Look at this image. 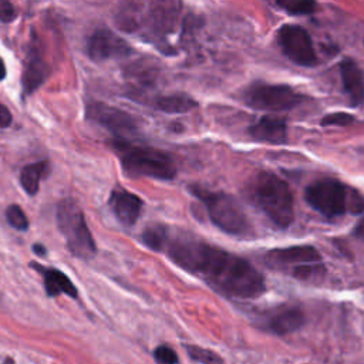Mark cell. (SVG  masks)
Returning <instances> with one entry per match:
<instances>
[{"instance_id":"1","label":"cell","mask_w":364,"mask_h":364,"mask_svg":"<svg viewBox=\"0 0 364 364\" xmlns=\"http://www.w3.org/2000/svg\"><path fill=\"white\" fill-rule=\"evenodd\" d=\"M162 252L223 296L256 299L266 290L263 276L250 262L191 235L168 230Z\"/></svg>"},{"instance_id":"2","label":"cell","mask_w":364,"mask_h":364,"mask_svg":"<svg viewBox=\"0 0 364 364\" xmlns=\"http://www.w3.org/2000/svg\"><path fill=\"white\" fill-rule=\"evenodd\" d=\"M178 11L176 0H127L118 9L115 21L122 31L161 38L173 28Z\"/></svg>"},{"instance_id":"3","label":"cell","mask_w":364,"mask_h":364,"mask_svg":"<svg viewBox=\"0 0 364 364\" xmlns=\"http://www.w3.org/2000/svg\"><path fill=\"white\" fill-rule=\"evenodd\" d=\"M249 198L277 228L287 229L294 220V200L286 181L273 172H257L249 182Z\"/></svg>"},{"instance_id":"4","label":"cell","mask_w":364,"mask_h":364,"mask_svg":"<svg viewBox=\"0 0 364 364\" xmlns=\"http://www.w3.org/2000/svg\"><path fill=\"white\" fill-rule=\"evenodd\" d=\"M191 193L199 199L209 219L228 235L247 237L252 235V225L240 203L229 193L210 191L199 185L189 186Z\"/></svg>"},{"instance_id":"5","label":"cell","mask_w":364,"mask_h":364,"mask_svg":"<svg viewBox=\"0 0 364 364\" xmlns=\"http://www.w3.org/2000/svg\"><path fill=\"white\" fill-rule=\"evenodd\" d=\"M114 146L119 151L121 165L129 176L171 181L176 175V166L172 158L161 149L132 145L127 141L115 142Z\"/></svg>"},{"instance_id":"6","label":"cell","mask_w":364,"mask_h":364,"mask_svg":"<svg viewBox=\"0 0 364 364\" xmlns=\"http://www.w3.org/2000/svg\"><path fill=\"white\" fill-rule=\"evenodd\" d=\"M57 226L67 242L68 250L80 259L90 260L97 253V246L88 225L84 218V212L77 200L65 198L57 205Z\"/></svg>"},{"instance_id":"7","label":"cell","mask_w":364,"mask_h":364,"mask_svg":"<svg viewBox=\"0 0 364 364\" xmlns=\"http://www.w3.org/2000/svg\"><path fill=\"white\" fill-rule=\"evenodd\" d=\"M264 260L269 267L286 272L299 280H311L326 272L318 250L307 245L272 249Z\"/></svg>"},{"instance_id":"8","label":"cell","mask_w":364,"mask_h":364,"mask_svg":"<svg viewBox=\"0 0 364 364\" xmlns=\"http://www.w3.org/2000/svg\"><path fill=\"white\" fill-rule=\"evenodd\" d=\"M243 101L253 109L280 112L300 105L303 95L286 84L255 82L245 90Z\"/></svg>"},{"instance_id":"9","label":"cell","mask_w":364,"mask_h":364,"mask_svg":"<svg viewBox=\"0 0 364 364\" xmlns=\"http://www.w3.org/2000/svg\"><path fill=\"white\" fill-rule=\"evenodd\" d=\"M307 203L327 219L344 215L348 209L347 186L334 178H323L310 183L304 191Z\"/></svg>"},{"instance_id":"10","label":"cell","mask_w":364,"mask_h":364,"mask_svg":"<svg viewBox=\"0 0 364 364\" xmlns=\"http://www.w3.org/2000/svg\"><path fill=\"white\" fill-rule=\"evenodd\" d=\"M277 41L283 54L297 65L313 67L317 54L310 34L297 24H284L277 33Z\"/></svg>"},{"instance_id":"11","label":"cell","mask_w":364,"mask_h":364,"mask_svg":"<svg viewBox=\"0 0 364 364\" xmlns=\"http://www.w3.org/2000/svg\"><path fill=\"white\" fill-rule=\"evenodd\" d=\"M256 324L264 331L284 336L299 330L304 324V314L299 306L289 303L280 304L257 314Z\"/></svg>"},{"instance_id":"12","label":"cell","mask_w":364,"mask_h":364,"mask_svg":"<svg viewBox=\"0 0 364 364\" xmlns=\"http://www.w3.org/2000/svg\"><path fill=\"white\" fill-rule=\"evenodd\" d=\"M85 115L117 136H124L136 129V122L128 112L101 101H90L85 107Z\"/></svg>"},{"instance_id":"13","label":"cell","mask_w":364,"mask_h":364,"mask_svg":"<svg viewBox=\"0 0 364 364\" xmlns=\"http://www.w3.org/2000/svg\"><path fill=\"white\" fill-rule=\"evenodd\" d=\"M87 55L94 61L127 57L132 53L131 46L109 28H97L87 40Z\"/></svg>"},{"instance_id":"14","label":"cell","mask_w":364,"mask_h":364,"mask_svg":"<svg viewBox=\"0 0 364 364\" xmlns=\"http://www.w3.org/2000/svg\"><path fill=\"white\" fill-rule=\"evenodd\" d=\"M50 75V67L43 57L41 47L36 33L31 36V41L28 44V50L26 54L24 71L21 77V84L24 92L28 95L34 92Z\"/></svg>"},{"instance_id":"15","label":"cell","mask_w":364,"mask_h":364,"mask_svg":"<svg viewBox=\"0 0 364 364\" xmlns=\"http://www.w3.org/2000/svg\"><path fill=\"white\" fill-rule=\"evenodd\" d=\"M247 134L257 142L280 145L287 142V125L284 119L264 115L247 128Z\"/></svg>"},{"instance_id":"16","label":"cell","mask_w":364,"mask_h":364,"mask_svg":"<svg viewBox=\"0 0 364 364\" xmlns=\"http://www.w3.org/2000/svg\"><path fill=\"white\" fill-rule=\"evenodd\" d=\"M142 205L139 196L125 189H115L111 192L109 206L117 219L125 226H132L138 220Z\"/></svg>"},{"instance_id":"17","label":"cell","mask_w":364,"mask_h":364,"mask_svg":"<svg viewBox=\"0 0 364 364\" xmlns=\"http://www.w3.org/2000/svg\"><path fill=\"white\" fill-rule=\"evenodd\" d=\"M340 75L343 88L353 107L364 104V78L360 67L350 58L340 63Z\"/></svg>"},{"instance_id":"18","label":"cell","mask_w":364,"mask_h":364,"mask_svg":"<svg viewBox=\"0 0 364 364\" xmlns=\"http://www.w3.org/2000/svg\"><path fill=\"white\" fill-rule=\"evenodd\" d=\"M33 269H36L44 279V289L50 297L58 296L61 293L75 299L78 291L77 287L73 284V282L60 270L51 269V267H44L38 263H30Z\"/></svg>"},{"instance_id":"19","label":"cell","mask_w":364,"mask_h":364,"mask_svg":"<svg viewBox=\"0 0 364 364\" xmlns=\"http://www.w3.org/2000/svg\"><path fill=\"white\" fill-rule=\"evenodd\" d=\"M48 168L47 161H40L26 165L20 172V183L23 189L30 195H36L40 188V181Z\"/></svg>"},{"instance_id":"20","label":"cell","mask_w":364,"mask_h":364,"mask_svg":"<svg viewBox=\"0 0 364 364\" xmlns=\"http://www.w3.org/2000/svg\"><path fill=\"white\" fill-rule=\"evenodd\" d=\"M155 105L158 109H161L164 112L179 114V112H188V111L193 109L198 105V102L188 95L172 94V95H164V97L156 98Z\"/></svg>"},{"instance_id":"21","label":"cell","mask_w":364,"mask_h":364,"mask_svg":"<svg viewBox=\"0 0 364 364\" xmlns=\"http://www.w3.org/2000/svg\"><path fill=\"white\" fill-rule=\"evenodd\" d=\"M168 236V228L164 225H149L141 235V240L145 246L155 252H162L164 243Z\"/></svg>"},{"instance_id":"22","label":"cell","mask_w":364,"mask_h":364,"mask_svg":"<svg viewBox=\"0 0 364 364\" xmlns=\"http://www.w3.org/2000/svg\"><path fill=\"white\" fill-rule=\"evenodd\" d=\"M289 14H311L316 10V0H274Z\"/></svg>"},{"instance_id":"23","label":"cell","mask_w":364,"mask_h":364,"mask_svg":"<svg viewBox=\"0 0 364 364\" xmlns=\"http://www.w3.org/2000/svg\"><path fill=\"white\" fill-rule=\"evenodd\" d=\"M188 355L191 357V360L198 361V363H206V364H212V363H223V358L219 357L215 351L202 348L199 346H185Z\"/></svg>"},{"instance_id":"24","label":"cell","mask_w":364,"mask_h":364,"mask_svg":"<svg viewBox=\"0 0 364 364\" xmlns=\"http://www.w3.org/2000/svg\"><path fill=\"white\" fill-rule=\"evenodd\" d=\"M6 219L7 222L17 230H27L28 229V219L23 209L18 205H10L6 209Z\"/></svg>"},{"instance_id":"25","label":"cell","mask_w":364,"mask_h":364,"mask_svg":"<svg viewBox=\"0 0 364 364\" xmlns=\"http://www.w3.org/2000/svg\"><path fill=\"white\" fill-rule=\"evenodd\" d=\"M154 358L156 363L162 364H176L179 361L176 353L168 346H159L154 350Z\"/></svg>"},{"instance_id":"26","label":"cell","mask_w":364,"mask_h":364,"mask_svg":"<svg viewBox=\"0 0 364 364\" xmlns=\"http://www.w3.org/2000/svg\"><path fill=\"white\" fill-rule=\"evenodd\" d=\"M354 121V117L346 112H331L328 115H326L321 119V125L328 127V125H338V127H344V125H350Z\"/></svg>"},{"instance_id":"27","label":"cell","mask_w":364,"mask_h":364,"mask_svg":"<svg viewBox=\"0 0 364 364\" xmlns=\"http://www.w3.org/2000/svg\"><path fill=\"white\" fill-rule=\"evenodd\" d=\"M17 17V10L10 0H0V21L10 23Z\"/></svg>"},{"instance_id":"28","label":"cell","mask_w":364,"mask_h":364,"mask_svg":"<svg viewBox=\"0 0 364 364\" xmlns=\"http://www.w3.org/2000/svg\"><path fill=\"white\" fill-rule=\"evenodd\" d=\"M13 121L11 112L9 111V108L3 104H0V128H7Z\"/></svg>"},{"instance_id":"29","label":"cell","mask_w":364,"mask_h":364,"mask_svg":"<svg viewBox=\"0 0 364 364\" xmlns=\"http://www.w3.org/2000/svg\"><path fill=\"white\" fill-rule=\"evenodd\" d=\"M354 235L358 237V239H363L364 240V216L357 222V225L354 226Z\"/></svg>"},{"instance_id":"30","label":"cell","mask_w":364,"mask_h":364,"mask_svg":"<svg viewBox=\"0 0 364 364\" xmlns=\"http://www.w3.org/2000/svg\"><path fill=\"white\" fill-rule=\"evenodd\" d=\"M33 250L38 255V256H44L46 253H47V250H46V247L43 246V245H40V243H36V245H33Z\"/></svg>"},{"instance_id":"31","label":"cell","mask_w":364,"mask_h":364,"mask_svg":"<svg viewBox=\"0 0 364 364\" xmlns=\"http://www.w3.org/2000/svg\"><path fill=\"white\" fill-rule=\"evenodd\" d=\"M4 77H6V65H4V61L0 57V80H3Z\"/></svg>"}]
</instances>
